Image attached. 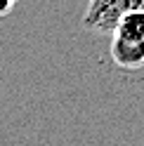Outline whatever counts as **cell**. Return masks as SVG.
<instances>
[{"label":"cell","mask_w":144,"mask_h":146,"mask_svg":"<svg viewBox=\"0 0 144 146\" xmlns=\"http://www.w3.org/2000/svg\"><path fill=\"white\" fill-rule=\"evenodd\" d=\"M128 12H144V0H90L83 26L97 33H111L118 19Z\"/></svg>","instance_id":"obj_1"},{"label":"cell","mask_w":144,"mask_h":146,"mask_svg":"<svg viewBox=\"0 0 144 146\" xmlns=\"http://www.w3.org/2000/svg\"><path fill=\"white\" fill-rule=\"evenodd\" d=\"M111 61L123 71L144 68V40H130L121 35H111Z\"/></svg>","instance_id":"obj_2"},{"label":"cell","mask_w":144,"mask_h":146,"mask_svg":"<svg viewBox=\"0 0 144 146\" xmlns=\"http://www.w3.org/2000/svg\"><path fill=\"white\" fill-rule=\"evenodd\" d=\"M111 35H121V38H130V40H144V12L123 14L118 24L113 26Z\"/></svg>","instance_id":"obj_3"},{"label":"cell","mask_w":144,"mask_h":146,"mask_svg":"<svg viewBox=\"0 0 144 146\" xmlns=\"http://www.w3.org/2000/svg\"><path fill=\"white\" fill-rule=\"evenodd\" d=\"M17 3H19V0H0V17H7V14L14 10Z\"/></svg>","instance_id":"obj_4"}]
</instances>
